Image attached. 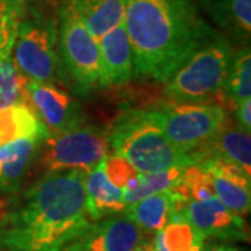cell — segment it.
Listing matches in <instances>:
<instances>
[{"label": "cell", "instance_id": "30", "mask_svg": "<svg viewBox=\"0 0 251 251\" xmlns=\"http://www.w3.org/2000/svg\"><path fill=\"white\" fill-rule=\"evenodd\" d=\"M31 4L34 6H41V7H53L56 0H29Z\"/></svg>", "mask_w": 251, "mask_h": 251}, {"label": "cell", "instance_id": "22", "mask_svg": "<svg viewBox=\"0 0 251 251\" xmlns=\"http://www.w3.org/2000/svg\"><path fill=\"white\" fill-rule=\"evenodd\" d=\"M204 242L205 239L176 212L163 229L153 234L151 243L155 251H202Z\"/></svg>", "mask_w": 251, "mask_h": 251}, {"label": "cell", "instance_id": "9", "mask_svg": "<svg viewBox=\"0 0 251 251\" xmlns=\"http://www.w3.org/2000/svg\"><path fill=\"white\" fill-rule=\"evenodd\" d=\"M27 105L46 126L50 134L62 133L85 123L80 103L54 84L25 81Z\"/></svg>", "mask_w": 251, "mask_h": 251}, {"label": "cell", "instance_id": "14", "mask_svg": "<svg viewBox=\"0 0 251 251\" xmlns=\"http://www.w3.org/2000/svg\"><path fill=\"white\" fill-rule=\"evenodd\" d=\"M103 87L123 85L134 78V57L125 24L106 32L98 41Z\"/></svg>", "mask_w": 251, "mask_h": 251}, {"label": "cell", "instance_id": "26", "mask_svg": "<svg viewBox=\"0 0 251 251\" xmlns=\"http://www.w3.org/2000/svg\"><path fill=\"white\" fill-rule=\"evenodd\" d=\"M102 166L109 181L117 188H120L123 193L131 190L135 186V181L138 179L140 173L135 171L134 166H131L123 156L116 155V153L113 155L109 153L102 161Z\"/></svg>", "mask_w": 251, "mask_h": 251}, {"label": "cell", "instance_id": "17", "mask_svg": "<svg viewBox=\"0 0 251 251\" xmlns=\"http://www.w3.org/2000/svg\"><path fill=\"white\" fill-rule=\"evenodd\" d=\"M42 138H18L0 147V191L16 194L32 165Z\"/></svg>", "mask_w": 251, "mask_h": 251}, {"label": "cell", "instance_id": "7", "mask_svg": "<svg viewBox=\"0 0 251 251\" xmlns=\"http://www.w3.org/2000/svg\"><path fill=\"white\" fill-rule=\"evenodd\" d=\"M155 110L172 145L188 155L209 143L227 120L225 108L206 102L172 100Z\"/></svg>", "mask_w": 251, "mask_h": 251}, {"label": "cell", "instance_id": "23", "mask_svg": "<svg viewBox=\"0 0 251 251\" xmlns=\"http://www.w3.org/2000/svg\"><path fill=\"white\" fill-rule=\"evenodd\" d=\"M221 92H224V98L233 106L244 99L251 98V54L249 46L233 53Z\"/></svg>", "mask_w": 251, "mask_h": 251}, {"label": "cell", "instance_id": "15", "mask_svg": "<svg viewBox=\"0 0 251 251\" xmlns=\"http://www.w3.org/2000/svg\"><path fill=\"white\" fill-rule=\"evenodd\" d=\"M194 163L205 158H221L239 165L242 169L251 175V140L250 133L243 130L239 126H233L225 122L218 134L191 153Z\"/></svg>", "mask_w": 251, "mask_h": 251}, {"label": "cell", "instance_id": "13", "mask_svg": "<svg viewBox=\"0 0 251 251\" xmlns=\"http://www.w3.org/2000/svg\"><path fill=\"white\" fill-rule=\"evenodd\" d=\"M21 20L14 14L0 11V109L17 103L27 105V78L20 73L13 59V46Z\"/></svg>", "mask_w": 251, "mask_h": 251}, {"label": "cell", "instance_id": "29", "mask_svg": "<svg viewBox=\"0 0 251 251\" xmlns=\"http://www.w3.org/2000/svg\"><path fill=\"white\" fill-rule=\"evenodd\" d=\"M202 251H244L239 247H234L230 244H212V246H208L205 250Z\"/></svg>", "mask_w": 251, "mask_h": 251}, {"label": "cell", "instance_id": "8", "mask_svg": "<svg viewBox=\"0 0 251 251\" xmlns=\"http://www.w3.org/2000/svg\"><path fill=\"white\" fill-rule=\"evenodd\" d=\"M44 145V163L48 172H90L110 152L108 130L85 123L50 134Z\"/></svg>", "mask_w": 251, "mask_h": 251}, {"label": "cell", "instance_id": "28", "mask_svg": "<svg viewBox=\"0 0 251 251\" xmlns=\"http://www.w3.org/2000/svg\"><path fill=\"white\" fill-rule=\"evenodd\" d=\"M27 0H0V11H6L23 18L27 11Z\"/></svg>", "mask_w": 251, "mask_h": 251}, {"label": "cell", "instance_id": "19", "mask_svg": "<svg viewBox=\"0 0 251 251\" xmlns=\"http://www.w3.org/2000/svg\"><path fill=\"white\" fill-rule=\"evenodd\" d=\"M82 24L97 39L125 20L126 0H67Z\"/></svg>", "mask_w": 251, "mask_h": 251}, {"label": "cell", "instance_id": "6", "mask_svg": "<svg viewBox=\"0 0 251 251\" xmlns=\"http://www.w3.org/2000/svg\"><path fill=\"white\" fill-rule=\"evenodd\" d=\"M233 53L230 42L216 35L165 82V97L173 102H202L219 94Z\"/></svg>", "mask_w": 251, "mask_h": 251}, {"label": "cell", "instance_id": "12", "mask_svg": "<svg viewBox=\"0 0 251 251\" xmlns=\"http://www.w3.org/2000/svg\"><path fill=\"white\" fill-rule=\"evenodd\" d=\"M212 181L215 197L233 214L244 218L251 208V175L233 162L205 158L197 162Z\"/></svg>", "mask_w": 251, "mask_h": 251}, {"label": "cell", "instance_id": "1", "mask_svg": "<svg viewBox=\"0 0 251 251\" xmlns=\"http://www.w3.org/2000/svg\"><path fill=\"white\" fill-rule=\"evenodd\" d=\"M87 172H46L0 212V251H66L94 222Z\"/></svg>", "mask_w": 251, "mask_h": 251}, {"label": "cell", "instance_id": "4", "mask_svg": "<svg viewBox=\"0 0 251 251\" xmlns=\"http://www.w3.org/2000/svg\"><path fill=\"white\" fill-rule=\"evenodd\" d=\"M50 7L31 4L20 21L13 46V59L27 80L54 84L63 70L57 50V16Z\"/></svg>", "mask_w": 251, "mask_h": 251}, {"label": "cell", "instance_id": "25", "mask_svg": "<svg viewBox=\"0 0 251 251\" xmlns=\"http://www.w3.org/2000/svg\"><path fill=\"white\" fill-rule=\"evenodd\" d=\"M173 191H176L186 201H200L215 196L209 173L198 163L188 165L183 169L181 177Z\"/></svg>", "mask_w": 251, "mask_h": 251}, {"label": "cell", "instance_id": "31", "mask_svg": "<svg viewBox=\"0 0 251 251\" xmlns=\"http://www.w3.org/2000/svg\"><path fill=\"white\" fill-rule=\"evenodd\" d=\"M135 251H155V250H153L152 243L147 240V242H144L143 244H141V246H140V247H138V249H137Z\"/></svg>", "mask_w": 251, "mask_h": 251}, {"label": "cell", "instance_id": "11", "mask_svg": "<svg viewBox=\"0 0 251 251\" xmlns=\"http://www.w3.org/2000/svg\"><path fill=\"white\" fill-rule=\"evenodd\" d=\"M144 242L145 232L120 212L92 222L66 251H135Z\"/></svg>", "mask_w": 251, "mask_h": 251}, {"label": "cell", "instance_id": "21", "mask_svg": "<svg viewBox=\"0 0 251 251\" xmlns=\"http://www.w3.org/2000/svg\"><path fill=\"white\" fill-rule=\"evenodd\" d=\"M216 24L230 35L249 42L251 34V0H202Z\"/></svg>", "mask_w": 251, "mask_h": 251}, {"label": "cell", "instance_id": "16", "mask_svg": "<svg viewBox=\"0 0 251 251\" xmlns=\"http://www.w3.org/2000/svg\"><path fill=\"white\" fill-rule=\"evenodd\" d=\"M187 201L176 191H162L141 198L123 211L140 229L147 233H156L171 221L173 214L180 212Z\"/></svg>", "mask_w": 251, "mask_h": 251}, {"label": "cell", "instance_id": "20", "mask_svg": "<svg viewBox=\"0 0 251 251\" xmlns=\"http://www.w3.org/2000/svg\"><path fill=\"white\" fill-rule=\"evenodd\" d=\"M50 131L25 103L0 109V147L18 138L46 140Z\"/></svg>", "mask_w": 251, "mask_h": 251}, {"label": "cell", "instance_id": "24", "mask_svg": "<svg viewBox=\"0 0 251 251\" xmlns=\"http://www.w3.org/2000/svg\"><path fill=\"white\" fill-rule=\"evenodd\" d=\"M184 168H172L162 172H152V173H140L135 186L131 190L125 193L126 206L131 205L141 198L152 196L162 191H169L177 186L181 173Z\"/></svg>", "mask_w": 251, "mask_h": 251}, {"label": "cell", "instance_id": "18", "mask_svg": "<svg viewBox=\"0 0 251 251\" xmlns=\"http://www.w3.org/2000/svg\"><path fill=\"white\" fill-rule=\"evenodd\" d=\"M84 188L88 212L94 222L106 216L120 214L126 209L125 193L109 181L102 162L85 173Z\"/></svg>", "mask_w": 251, "mask_h": 251}, {"label": "cell", "instance_id": "2", "mask_svg": "<svg viewBox=\"0 0 251 251\" xmlns=\"http://www.w3.org/2000/svg\"><path fill=\"white\" fill-rule=\"evenodd\" d=\"M134 77L165 84L218 34L191 0H126L125 20Z\"/></svg>", "mask_w": 251, "mask_h": 251}, {"label": "cell", "instance_id": "10", "mask_svg": "<svg viewBox=\"0 0 251 251\" xmlns=\"http://www.w3.org/2000/svg\"><path fill=\"white\" fill-rule=\"evenodd\" d=\"M180 214L204 239L246 242L249 230L244 218L233 214L214 196L206 200H190Z\"/></svg>", "mask_w": 251, "mask_h": 251}, {"label": "cell", "instance_id": "3", "mask_svg": "<svg viewBox=\"0 0 251 251\" xmlns=\"http://www.w3.org/2000/svg\"><path fill=\"white\" fill-rule=\"evenodd\" d=\"M110 151L123 156L138 173L193 165V156L176 150L165 135L155 109H131L108 130Z\"/></svg>", "mask_w": 251, "mask_h": 251}, {"label": "cell", "instance_id": "5", "mask_svg": "<svg viewBox=\"0 0 251 251\" xmlns=\"http://www.w3.org/2000/svg\"><path fill=\"white\" fill-rule=\"evenodd\" d=\"M57 46L63 74L77 94L87 95L103 87L98 39L91 34L66 0L57 16Z\"/></svg>", "mask_w": 251, "mask_h": 251}, {"label": "cell", "instance_id": "27", "mask_svg": "<svg viewBox=\"0 0 251 251\" xmlns=\"http://www.w3.org/2000/svg\"><path fill=\"white\" fill-rule=\"evenodd\" d=\"M234 117L239 126L247 133L251 131V100L250 98L244 99L234 105Z\"/></svg>", "mask_w": 251, "mask_h": 251}]
</instances>
